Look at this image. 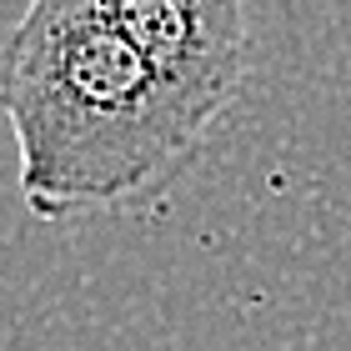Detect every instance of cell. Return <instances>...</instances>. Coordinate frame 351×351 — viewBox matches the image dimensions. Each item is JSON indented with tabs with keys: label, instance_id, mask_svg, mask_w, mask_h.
<instances>
[{
	"label": "cell",
	"instance_id": "obj_1",
	"mask_svg": "<svg viewBox=\"0 0 351 351\" xmlns=\"http://www.w3.org/2000/svg\"><path fill=\"white\" fill-rule=\"evenodd\" d=\"M0 116L40 221L151 201L216 131L95 0H25L0 40Z\"/></svg>",
	"mask_w": 351,
	"mask_h": 351
},
{
	"label": "cell",
	"instance_id": "obj_2",
	"mask_svg": "<svg viewBox=\"0 0 351 351\" xmlns=\"http://www.w3.org/2000/svg\"><path fill=\"white\" fill-rule=\"evenodd\" d=\"M201 121H221L246 81V0H95Z\"/></svg>",
	"mask_w": 351,
	"mask_h": 351
}]
</instances>
